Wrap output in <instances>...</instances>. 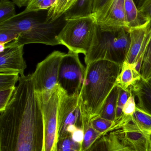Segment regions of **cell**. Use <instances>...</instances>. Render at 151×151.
<instances>
[{
  "label": "cell",
  "instance_id": "obj_17",
  "mask_svg": "<svg viewBox=\"0 0 151 151\" xmlns=\"http://www.w3.org/2000/svg\"><path fill=\"white\" fill-rule=\"evenodd\" d=\"M142 79L141 74L135 68L125 62L117 77L116 85L125 90H128L137 81Z\"/></svg>",
  "mask_w": 151,
  "mask_h": 151
},
{
  "label": "cell",
  "instance_id": "obj_20",
  "mask_svg": "<svg viewBox=\"0 0 151 151\" xmlns=\"http://www.w3.org/2000/svg\"><path fill=\"white\" fill-rule=\"evenodd\" d=\"M119 87L116 85L105 100L98 116L115 122L117 102L119 93Z\"/></svg>",
  "mask_w": 151,
  "mask_h": 151
},
{
  "label": "cell",
  "instance_id": "obj_8",
  "mask_svg": "<svg viewBox=\"0 0 151 151\" xmlns=\"http://www.w3.org/2000/svg\"><path fill=\"white\" fill-rule=\"evenodd\" d=\"M65 53L55 51L39 63L32 74L35 91L37 93L49 91L58 85L60 63Z\"/></svg>",
  "mask_w": 151,
  "mask_h": 151
},
{
  "label": "cell",
  "instance_id": "obj_11",
  "mask_svg": "<svg viewBox=\"0 0 151 151\" xmlns=\"http://www.w3.org/2000/svg\"><path fill=\"white\" fill-rule=\"evenodd\" d=\"M92 15L98 25L103 30L113 31L121 28L128 30L124 0H110L98 13Z\"/></svg>",
  "mask_w": 151,
  "mask_h": 151
},
{
  "label": "cell",
  "instance_id": "obj_32",
  "mask_svg": "<svg viewBox=\"0 0 151 151\" xmlns=\"http://www.w3.org/2000/svg\"><path fill=\"white\" fill-rule=\"evenodd\" d=\"M16 87L13 88L0 91V111L6 108L10 100Z\"/></svg>",
  "mask_w": 151,
  "mask_h": 151
},
{
  "label": "cell",
  "instance_id": "obj_18",
  "mask_svg": "<svg viewBox=\"0 0 151 151\" xmlns=\"http://www.w3.org/2000/svg\"><path fill=\"white\" fill-rule=\"evenodd\" d=\"M94 0H77L64 13L65 21L91 16L93 13Z\"/></svg>",
  "mask_w": 151,
  "mask_h": 151
},
{
  "label": "cell",
  "instance_id": "obj_3",
  "mask_svg": "<svg viewBox=\"0 0 151 151\" xmlns=\"http://www.w3.org/2000/svg\"><path fill=\"white\" fill-rule=\"evenodd\" d=\"M129 46V30L121 28L117 31H105L98 25L90 48L85 55L86 65L96 61H108L122 66Z\"/></svg>",
  "mask_w": 151,
  "mask_h": 151
},
{
  "label": "cell",
  "instance_id": "obj_1",
  "mask_svg": "<svg viewBox=\"0 0 151 151\" xmlns=\"http://www.w3.org/2000/svg\"><path fill=\"white\" fill-rule=\"evenodd\" d=\"M19 81L0 111V151H44L43 117L32 74Z\"/></svg>",
  "mask_w": 151,
  "mask_h": 151
},
{
  "label": "cell",
  "instance_id": "obj_27",
  "mask_svg": "<svg viewBox=\"0 0 151 151\" xmlns=\"http://www.w3.org/2000/svg\"><path fill=\"white\" fill-rule=\"evenodd\" d=\"M140 73L144 81L151 79V39L143 58Z\"/></svg>",
  "mask_w": 151,
  "mask_h": 151
},
{
  "label": "cell",
  "instance_id": "obj_9",
  "mask_svg": "<svg viewBox=\"0 0 151 151\" xmlns=\"http://www.w3.org/2000/svg\"><path fill=\"white\" fill-rule=\"evenodd\" d=\"M59 19L53 22L42 21L28 32L20 34L16 40L8 44L14 46H24L31 43L51 46L60 45L57 36L64 24Z\"/></svg>",
  "mask_w": 151,
  "mask_h": 151
},
{
  "label": "cell",
  "instance_id": "obj_14",
  "mask_svg": "<svg viewBox=\"0 0 151 151\" xmlns=\"http://www.w3.org/2000/svg\"><path fill=\"white\" fill-rule=\"evenodd\" d=\"M131 88L137 99V106L151 114V79L147 81L141 79Z\"/></svg>",
  "mask_w": 151,
  "mask_h": 151
},
{
  "label": "cell",
  "instance_id": "obj_7",
  "mask_svg": "<svg viewBox=\"0 0 151 151\" xmlns=\"http://www.w3.org/2000/svg\"><path fill=\"white\" fill-rule=\"evenodd\" d=\"M86 68L79 54L69 51L63 57L59 73L58 85L69 96H79L82 87Z\"/></svg>",
  "mask_w": 151,
  "mask_h": 151
},
{
  "label": "cell",
  "instance_id": "obj_31",
  "mask_svg": "<svg viewBox=\"0 0 151 151\" xmlns=\"http://www.w3.org/2000/svg\"><path fill=\"white\" fill-rule=\"evenodd\" d=\"M139 14L144 22H151V0H144L138 8Z\"/></svg>",
  "mask_w": 151,
  "mask_h": 151
},
{
  "label": "cell",
  "instance_id": "obj_5",
  "mask_svg": "<svg viewBox=\"0 0 151 151\" xmlns=\"http://www.w3.org/2000/svg\"><path fill=\"white\" fill-rule=\"evenodd\" d=\"M36 94L43 117L44 151H56L58 140V115L60 88L57 85L51 90Z\"/></svg>",
  "mask_w": 151,
  "mask_h": 151
},
{
  "label": "cell",
  "instance_id": "obj_2",
  "mask_svg": "<svg viewBox=\"0 0 151 151\" xmlns=\"http://www.w3.org/2000/svg\"><path fill=\"white\" fill-rule=\"evenodd\" d=\"M122 66L108 61L87 65L79 97L84 119L98 116L108 96L116 86Z\"/></svg>",
  "mask_w": 151,
  "mask_h": 151
},
{
  "label": "cell",
  "instance_id": "obj_29",
  "mask_svg": "<svg viewBox=\"0 0 151 151\" xmlns=\"http://www.w3.org/2000/svg\"><path fill=\"white\" fill-rule=\"evenodd\" d=\"M19 74L0 73V91L15 88V84L19 81Z\"/></svg>",
  "mask_w": 151,
  "mask_h": 151
},
{
  "label": "cell",
  "instance_id": "obj_21",
  "mask_svg": "<svg viewBox=\"0 0 151 151\" xmlns=\"http://www.w3.org/2000/svg\"><path fill=\"white\" fill-rule=\"evenodd\" d=\"M124 9L128 30L145 23L140 17L138 8L134 0H124Z\"/></svg>",
  "mask_w": 151,
  "mask_h": 151
},
{
  "label": "cell",
  "instance_id": "obj_26",
  "mask_svg": "<svg viewBox=\"0 0 151 151\" xmlns=\"http://www.w3.org/2000/svg\"><path fill=\"white\" fill-rule=\"evenodd\" d=\"M56 151H82V145L68 137L58 139Z\"/></svg>",
  "mask_w": 151,
  "mask_h": 151
},
{
  "label": "cell",
  "instance_id": "obj_35",
  "mask_svg": "<svg viewBox=\"0 0 151 151\" xmlns=\"http://www.w3.org/2000/svg\"><path fill=\"white\" fill-rule=\"evenodd\" d=\"M56 1V0H43L34 9L33 12L49 9L54 5Z\"/></svg>",
  "mask_w": 151,
  "mask_h": 151
},
{
  "label": "cell",
  "instance_id": "obj_15",
  "mask_svg": "<svg viewBox=\"0 0 151 151\" xmlns=\"http://www.w3.org/2000/svg\"><path fill=\"white\" fill-rule=\"evenodd\" d=\"M41 22L40 19L36 17H22L18 19H13L0 24V30L10 31L20 35L28 32Z\"/></svg>",
  "mask_w": 151,
  "mask_h": 151
},
{
  "label": "cell",
  "instance_id": "obj_4",
  "mask_svg": "<svg viewBox=\"0 0 151 151\" xmlns=\"http://www.w3.org/2000/svg\"><path fill=\"white\" fill-rule=\"evenodd\" d=\"M97 26L92 15L67 20L57 39L60 45L65 46L69 51L85 55L90 48Z\"/></svg>",
  "mask_w": 151,
  "mask_h": 151
},
{
  "label": "cell",
  "instance_id": "obj_30",
  "mask_svg": "<svg viewBox=\"0 0 151 151\" xmlns=\"http://www.w3.org/2000/svg\"><path fill=\"white\" fill-rule=\"evenodd\" d=\"M136 107L135 97L132 92V89L131 88L130 96L123 108V117L122 119L129 120L130 119L134 113Z\"/></svg>",
  "mask_w": 151,
  "mask_h": 151
},
{
  "label": "cell",
  "instance_id": "obj_10",
  "mask_svg": "<svg viewBox=\"0 0 151 151\" xmlns=\"http://www.w3.org/2000/svg\"><path fill=\"white\" fill-rule=\"evenodd\" d=\"M129 31L130 46L125 62L134 66L140 73L143 58L151 39V22L146 21Z\"/></svg>",
  "mask_w": 151,
  "mask_h": 151
},
{
  "label": "cell",
  "instance_id": "obj_22",
  "mask_svg": "<svg viewBox=\"0 0 151 151\" xmlns=\"http://www.w3.org/2000/svg\"><path fill=\"white\" fill-rule=\"evenodd\" d=\"M77 0H56L49 9L45 21L53 22L59 19L73 5Z\"/></svg>",
  "mask_w": 151,
  "mask_h": 151
},
{
  "label": "cell",
  "instance_id": "obj_19",
  "mask_svg": "<svg viewBox=\"0 0 151 151\" xmlns=\"http://www.w3.org/2000/svg\"><path fill=\"white\" fill-rule=\"evenodd\" d=\"M129 122L139 131L151 135V114L137 106Z\"/></svg>",
  "mask_w": 151,
  "mask_h": 151
},
{
  "label": "cell",
  "instance_id": "obj_39",
  "mask_svg": "<svg viewBox=\"0 0 151 151\" xmlns=\"http://www.w3.org/2000/svg\"></svg>",
  "mask_w": 151,
  "mask_h": 151
},
{
  "label": "cell",
  "instance_id": "obj_24",
  "mask_svg": "<svg viewBox=\"0 0 151 151\" xmlns=\"http://www.w3.org/2000/svg\"><path fill=\"white\" fill-rule=\"evenodd\" d=\"M90 122L92 127L103 135L115 130L114 122L103 119L99 116L91 119Z\"/></svg>",
  "mask_w": 151,
  "mask_h": 151
},
{
  "label": "cell",
  "instance_id": "obj_13",
  "mask_svg": "<svg viewBox=\"0 0 151 151\" xmlns=\"http://www.w3.org/2000/svg\"><path fill=\"white\" fill-rule=\"evenodd\" d=\"M23 55L24 46L5 45L0 53V73L25 75L27 65Z\"/></svg>",
  "mask_w": 151,
  "mask_h": 151
},
{
  "label": "cell",
  "instance_id": "obj_23",
  "mask_svg": "<svg viewBox=\"0 0 151 151\" xmlns=\"http://www.w3.org/2000/svg\"><path fill=\"white\" fill-rule=\"evenodd\" d=\"M84 137L82 143V151H87L98 139L103 135L92 127L90 121L84 118Z\"/></svg>",
  "mask_w": 151,
  "mask_h": 151
},
{
  "label": "cell",
  "instance_id": "obj_25",
  "mask_svg": "<svg viewBox=\"0 0 151 151\" xmlns=\"http://www.w3.org/2000/svg\"><path fill=\"white\" fill-rule=\"evenodd\" d=\"M15 4L10 0L0 1V24L13 19L17 15Z\"/></svg>",
  "mask_w": 151,
  "mask_h": 151
},
{
  "label": "cell",
  "instance_id": "obj_6",
  "mask_svg": "<svg viewBox=\"0 0 151 151\" xmlns=\"http://www.w3.org/2000/svg\"><path fill=\"white\" fill-rule=\"evenodd\" d=\"M84 125L79 96H69L60 89L58 115V139L72 136L79 130H84Z\"/></svg>",
  "mask_w": 151,
  "mask_h": 151
},
{
  "label": "cell",
  "instance_id": "obj_36",
  "mask_svg": "<svg viewBox=\"0 0 151 151\" xmlns=\"http://www.w3.org/2000/svg\"><path fill=\"white\" fill-rule=\"evenodd\" d=\"M110 0H94L93 13L94 15L98 13Z\"/></svg>",
  "mask_w": 151,
  "mask_h": 151
},
{
  "label": "cell",
  "instance_id": "obj_34",
  "mask_svg": "<svg viewBox=\"0 0 151 151\" xmlns=\"http://www.w3.org/2000/svg\"><path fill=\"white\" fill-rule=\"evenodd\" d=\"M43 0H31L28 5L26 6V9L22 12L17 14L14 18L20 17H24L27 15L28 13L33 12L34 9Z\"/></svg>",
  "mask_w": 151,
  "mask_h": 151
},
{
  "label": "cell",
  "instance_id": "obj_28",
  "mask_svg": "<svg viewBox=\"0 0 151 151\" xmlns=\"http://www.w3.org/2000/svg\"><path fill=\"white\" fill-rule=\"evenodd\" d=\"M119 88V93L117 102L116 115L114 122L115 124H118L123 117V108L130 96L131 92V88L128 90H125L121 88Z\"/></svg>",
  "mask_w": 151,
  "mask_h": 151
},
{
  "label": "cell",
  "instance_id": "obj_12",
  "mask_svg": "<svg viewBox=\"0 0 151 151\" xmlns=\"http://www.w3.org/2000/svg\"><path fill=\"white\" fill-rule=\"evenodd\" d=\"M114 131L126 151H151V135L139 131L130 122Z\"/></svg>",
  "mask_w": 151,
  "mask_h": 151
},
{
  "label": "cell",
  "instance_id": "obj_33",
  "mask_svg": "<svg viewBox=\"0 0 151 151\" xmlns=\"http://www.w3.org/2000/svg\"><path fill=\"white\" fill-rule=\"evenodd\" d=\"M20 35L10 31L0 30V45L4 46L9 42L15 40Z\"/></svg>",
  "mask_w": 151,
  "mask_h": 151
},
{
  "label": "cell",
  "instance_id": "obj_38",
  "mask_svg": "<svg viewBox=\"0 0 151 151\" xmlns=\"http://www.w3.org/2000/svg\"><path fill=\"white\" fill-rule=\"evenodd\" d=\"M134 1L138 9V8L141 6V4H142L144 0H134Z\"/></svg>",
  "mask_w": 151,
  "mask_h": 151
},
{
  "label": "cell",
  "instance_id": "obj_16",
  "mask_svg": "<svg viewBox=\"0 0 151 151\" xmlns=\"http://www.w3.org/2000/svg\"><path fill=\"white\" fill-rule=\"evenodd\" d=\"M87 151H126L114 131L98 139Z\"/></svg>",
  "mask_w": 151,
  "mask_h": 151
},
{
  "label": "cell",
  "instance_id": "obj_37",
  "mask_svg": "<svg viewBox=\"0 0 151 151\" xmlns=\"http://www.w3.org/2000/svg\"><path fill=\"white\" fill-rule=\"evenodd\" d=\"M31 0H12L15 5L19 7H22L23 6H27L30 2Z\"/></svg>",
  "mask_w": 151,
  "mask_h": 151
}]
</instances>
